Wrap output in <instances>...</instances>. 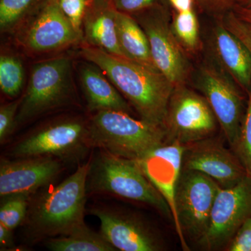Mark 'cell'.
I'll return each instance as SVG.
<instances>
[{"label":"cell","instance_id":"cell-22","mask_svg":"<svg viewBox=\"0 0 251 251\" xmlns=\"http://www.w3.org/2000/svg\"><path fill=\"white\" fill-rule=\"evenodd\" d=\"M45 242L46 248L52 251H117L100 232H94L86 224L68 235L50 238Z\"/></svg>","mask_w":251,"mask_h":251},{"label":"cell","instance_id":"cell-1","mask_svg":"<svg viewBox=\"0 0 251 251\" xmlns=\"http://www.w3.org/2000/svg\"><path fill=\"white\" fill-rule=\"evenodd\" d=\"M78 54L103 72L141 120L164 127L175 87L163 74L83 42Z\"/></svg>","mask_w":251,"mask_h":251},{"label":"cell","instance_id":"cell-6","mask_svg":"<svg viewBox=\"0 0 251 251\" xmlns=\"http://www.w3.org/2000/svg\"><path fill=\"white\" fill-rule=\"evenodd\" d=\"M188 85L207 100L234 151L247 112V94L204 52L193 64Z\"/></svg>","mask_w":251,"mask_h":251},{"label":"cell","instance_id":"cell-26","mask_svg":"<svg viewBox=\"0 0 251 251\" xmlns=\"http://www.w3.org/2000/svg\"><path fill=\"white\" fill-rule=\"evenodd\" d=\"M234 152L242 162L247 175L251 176V88L248 94L247 112Z\"/></svg>","mask_w":251,"mask_h":251},{"label":"cell","instance_id":"cell-28","mask_svg":"<svg viewBox=\"0 0 251 251\" xmlns=\"http://www.w3.org/2000/svg\"><path fill=\"white\" fill-rule=\"evenodd\" d=\"M20 98L0 107V143H5L16 129V119Z\"/></svg>","mask_w":251,"mask_h":251},{"label":"cell","instance_id":"cell-30","mask_svg":"<svg viewBox=\"0 0 251 251\" xmlns=\"http://www.w3.org/2000/svg\"><path fill=\"white\" fill-rule=\"evenodd\" d=\"M62 12L73 26L82 33V21L85 16L88 0H58Z\"/></svg>","mask_w":251,"mask_h":251},{"label":"cell","instance_id":"cell-9","mask_svg":"<svg viewBox=\"0 0 251 251\" xmlns=\"http://www.w3.org/2000/svg\"><path fill=\"white\" fill-rule=\"evenodd\" d=\"M132 17L139 23L148 36L153 59L158 71L175 87L188 84L193 62L172 32L171 9L149 10Z\"/></svg>","mask_w":251,"mask_h":251},{"label":"cell","instance_id":"cell-20","mask_svg":"<svg viewBox=\"0 0 251 251\" xmlns=\"http://www.w3.org/2000/svg\"><path fill=\"white\" fill-rule=\"evenodd\" d=\"M117 31L119 44L126 58L159 72L153 61L148 36L134 18L117 11Z\"/></svg>","mask_w":251,"mask_h":251},{"label":"cell","instance_id":"cell-15","mask_svg":"<svg viewBox=\"0 0 251 251\" xmlns=\"http://www.w3.org/2000/svg\"><path fill=\"white\" fill-rule=\"evenodd\" d=\"M89 211L100 222V233L116 250L157 251L161 246L143 221L115 206L95 204Z\"/></svg>","mask_w":251,"mask_h":251},{"label":"cell","instance_id":"cell-3","mask_svg":"<svg viewBox=\"0 0 251 251\" xmlns=\"http://www.w3.org/2000/svg\"><path fill=\"white\" fill-rule=\"evenodd\" d=\"M72 59L58 56L36 62L20 98L16 128L60 109L79 105Z\"/></svg>","mask_w":251,"mask_h":251},{"label":"cell","instance_id":"cell-16","mask_svg":"<svg viewBox=\"0 0 251 251\" xmlns=\"http://www.w3.org/2000/svg\"><path fill=\"white\" fill-rule=\"evenodd\" d=\"M182 170L201 172L223 188L232 187L248 175L236 153L212 137L186 145Z\"/></svg>","mask_w":251,"mask_h":251},{"label":"cell","instance_id":"cell-23","mask_svg":"<svg viewBox=\"0 0 251 251\" xmlns=\"http://www.w3.org/2000/svg\"><path fill=\"white\" fill-rule=\"evenodd\" d=\"M51 0H0V30L14 35Z\"/></svg>","mask_w":251,"mask_h":251},{"label":"cell","instance_id":"cell-34","mask_svg":"<svg viewBox=\"0 0 251 251\" xmlns=\"http://www.w3.org/2000/svg\"><path fill=\"white\" fill-rule=\"evenodd\" d=\"M168 3L171 11H183L198 9L196 0H168Z\"/></svg>","mask_w":251,"mask_h":251},{"label":"cell","instance_id":"cell-2","mask_svg":"<svg viewBox=\"0 0 251 251\" xmlns=\"http://www.w3.org/2000/svg\"><path fill=\"white\" fill-rule=\"evenodd\" d=\"M90 161L54 187L31 195L23 226L28 244L68 235L85 225Z\"/></svg>","mask_w":251,"mask_h":251},{"label":"cell","instance_id":"cell-29","mask_svg":"<svg viewBox=\"0 0 251 251\" xmlns=\"http://www.w3.org/2000/svg\"><path fill=\"white\" fill-rule=\"evenodd\" d=\"M225 26L247 47L251 55V25L238 17L233 11L221 18Z\"/></svg>","mask_w":251,"mask_h":251},{"label":"cell","instance_id":"cell-19","mask_svg":"<svg viewBox=\"0 0 251 251\" xmlns=\"http://www.w3.org/2000/svg\"><path fill=\"white\" fill-rule=\"evenodd\" d=\"M82 93L89 111L114 110L133 115V108L95 64L85 61L78 68Z\"/></svg>","mask_w":251,"mask_h":251},{"label":"cell","instance_id":"cell-27","mask_svg":"<svg viewBox=\"0 0 251 251\" xmlns=\"http://www.w3.org/2000/svg\"><path fill=\"white\" fill-rule=\"evenodd\" d=\"M110 1L117 11L131 16L158 8L171 9L168 0H110Z\"/></svg>","mask_w":251,"mask_h":251},{"label":"cell","instance_id":"cell-25","mask_svg":"<svg viewBox=\"0 0 251 251\" xmlns=\"http://www.w3.org/2000/svg\"><path fill=\"white\" fill-rule=\"evenodd\" d=\"M31 195L16 193L1 198L0 224L8 228L16 229L24 223L27 216Z\"/></svg>","mask_w":251,"mask_h":251},{"label":"cell","instance_id":"cell-32","mask_svg":"<svg viewBox=\"0 0 251 251\" xmlns=\"http://www.w3.org/2000/svg\"><path fill=\"white\" fill-rule=\"evenodd\" d=\"M229 251H251V218L238 229L228 244Z\"/></svg>","mask_w":251,"mask_h":251},{"label":"cell","instance_id":"cell-21","mask_svg":"<svg viewBox=\"0 0 251 251\" xmlns=\"http://www.w3.org/2000/svg\"><path fill=\"white\" fill-rule=\"evenodd\" d=\"M198 9L171 11V29L175 39L191 60H197L204 50L202 33Z\"/></svg>","mask_w":251,"mask_h":251},{"label":"cell","instance_id":"cell-31","mask_svg":"<svg viewBox=\"0 0 251 251\" xmlns=\"http://www.w3.org/2000/svg\"><path fill=\"white\" fill-rule=\"evenodd\" d=\"M239 0H196L198 11L212 18H221L237 6Z\"/></svg>","mask_w":251,"mask_h":251},{"label":"cell","instance_id":"cell-36","mask_svg":"<svg viewBox=\"0 0 251 251\" xmlns=\"http://www.w3.org/2000/svg\"><path fill=\"white\" fill-rule=\"evenodd\" d=\"M237 5L242 7L251 8V0H239Z\"/></svg>","mask_w":251,"mask_h":251},{"label":"cell","instance_id":"cell-12","mask_svg":"<svg viewBox=\"0 0 251 251\" xmlns=\"http://www.w3.org/2000/svg\"><path fill=\"white\" fill-rule=\"evenodd\" d=\"M250 218L251 176L247 175L232 187L219 190L211 211L209 227L200 244L209 250L224 247Z\"/></svg>","mask_w":251,"mask_h":251},{"label":"cell","instance_id":"cell-35","mask_svg":"<svg viewBox=\"0 0 251 251\" xmlns=\"http://www.w3.org/2000/svg\"><path fill=\"white\" fill-rule=\"evenodd\" d=\"M232 11L235 13L238 17L251 25V8L242 7L237 5Z\"/></svg>","mask_w":251,"mask_h":251},{"label":"cell","instance_id":"cell-14","mask_svg":"<svg viewBox=\"0 0 251 251\" xmlns=\"http://www.w3.org/2000/svg\"><path fill=\"white\" fill-rule=\"evenodd\" d=\"M65 163L53 156L1 158L0 197L16 193L34 194L55 181Z\"/></svg>","mask_w":251,"mask_h":251},{"label":"cell","instance_id":"cell-33","mask_svg":"<svg viewBox=\"0 0 251 251\" xmlns=\"http://www.w3.org/2000/svg\"><path fill=\"white\" fill-rule=\"evenodd\" d=\"M13 229L0 224V249L1 251H13L16 249Z\"/></svg>","mask_w":251,"mask_h":251},{"label":"cell","instance_id":"cell-17","mask_svg":"<svg viewBox=\"0 0 251 251\" xmlns=\"http://www.w3.org/2000/svg\"><path fill=\"white\" fill-rule=\"evenodd\" d=\"M203 38V52L248 95L251 88V55L247 47L225 26L221 18H213Z\"/></svg>","mask_w":251,"mask_h":251},{"label":"cell","instance_id":"cell-5","mask_svg":"<svg viewBox=\"0 0 251 251\" xmlns=\"http://www.w3.org/2000/svg\"><path fill=\"white\" fill-rule=\"evenodd\" d=\"M88 128L92 148L129 159H139L148 151L166 143L164 127L137 120L125 112H92Z\"/></svg>","mask_w":251,"mask_h":251},{"label":"cell","instance_id":"cell-4","mask_svg":"<svg viewBox=\"0 0 251 251\" xmlns=\"http://www.w3.org/2000/svg\"><path fill=\"white\" fill-rule=\"evenodd\" d=\"M86 188L87 195H112L145 203L173 219L168 203L147 177L136 160L99 149L90 161Z\"/></svg>","mask_w":251,"mask_h":251},{"label":"cell","instance_id":"cell-18","mask_svg":"<svg viewBox=\"0 0 251 251\" xmlns=\"http://www.w3.org/2000/svg\"><path fill=\"white\" fill-rule=\"evenodd\" d=\"M117 14L110 0H88L82 21V42L113 55L126 57L119 44Z\"/></svg>","mask_w":251,"mask_h":251},{"label":"cell","instance_id":"cell-10","mask_svg":"<svg viewBox=\"0 0 251 251\" xmlns=\"http://www.w3.org/2000/svg\"><path fill=\"white\" fill-rule=\"evenodd\" d=\"M221 186L201 172L182 170L175 195L176 216L185 237L201 242L209 227Z\"/></svg>","mask_w":251,"mask_h":251},{"label":"cell","instance_id":"cell-7","mask_svg":"<svg viewBox=\"0 0 251 251\" xmlns=\"http://www.w3.org/2000/svg\"><path fill=\"white\" fill-rule=\"evenodd\" d=\"M92 149L88 119L67 117L49 122L28 133L10 149L13 158L53 156L66 163H76Z\"/></svg>","mask_w":251,"mask_h":251},{"label":"cell","instance_id":"cell-8","mask_svg":"<svg viewBox=\"0 0 251 251\" xmlns=\"http://www.w3.org/2000/svg\"><path fill=\"white\" fill-rule=\"evenodd\" d=\"M219 124L204 97L186 84L175 87L168 103L166 142L189 145L211 138Z\"/></svg>","mask_w":251,"mask_h":251},{"label":"cell","instance_id":"cell-13","mask_svg":"<svg viewBox=\"0 0 251 251\" xmlns=\"http://www.w3.org/2000/svg\"><path fill=\"white\" fill-rule=\"evenodd\" d=\"M186 145L175 142H166L148 151L136 160L142 171L168 203L174 222L175 229L181 247L189 248L178 221L175 208V195L181 171L183 157Z\"/></svg>","mask_w":251,"mask_h":251},{"label":"cell","instance_id":"cell-24","mask_svg":"<svg viewBox=\"0 0 251 251\" xmlns=\"http://www.w3.org/2000/svg\"><path fill=\"white\" fill-rule=\"evenodd\" d=\"M25 72L22 59L13 52H3L0 55V88L9 98L18 97L24 88Z\"/></svg>","mask_w":251,"mask_h":251},{"label":"cell","instance_id":"cell-11","mask_svg":"<svg viewBox=\"0 0 251 251\" xmlns=\"http://www.w3.org/2000/svg\"><path fill=\"white\" fill-rule=\"evenodd\" d=\"M13 36L19 48L30 56L58 52L83 41L82 33L62 12L58 0H51Z\"/></svg>","mask_w":251,"mask_h":251}]
</instances>
